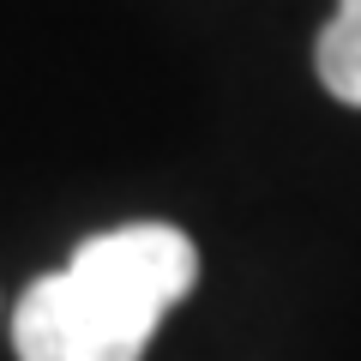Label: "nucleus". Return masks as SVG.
I'll use <instances>...</instances> for the list:
<instances>
[{
  "label": "nucleus",
  "instance_id": "nucleus-1",
  "mask_svg": "<svg viewBox=\"0 0 361 361\" xmlns=\"http://www.w3.org/2000/svg\"><path fill=\"white\" fill-rule=\"evenodd\" d=\"M199 247L175 223L90 235L13 313L18 361H145L169 307L193 295Z\"/></svg>",
  "mask_w": 361,
  "mask_h": 361
},
{
  "label": "nucleus",
  "instance_id": "nucleus-2",
  "mask_svg": "<svg viewBox=\"0 0 361 361\" xmlns=\"http://www.w3.org/2000/svg\"><path fill=\"white\" fill-rule=\"evenodd\" d=\"M319 85L337 103L361 109V0H337L331 25L319 30Z\"/></svg>",
  "mask_w": 361,
  "mask_h": 361
}]
</instances>
